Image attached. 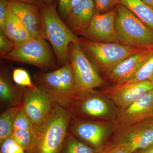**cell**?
<instances>
[{"instance_id":"8992f818","label":"cell","mask_w":153,"mask_h":153,"mask_svg":"<svg viewBox=\"0 0 153 153\" xmlns=\"http://www.w3.org/2000/svg\"><path fill=\"white\" fill-rule=\"evenodd\" d=\"M53 52L46 40L41 36L32 38L25 43L15 44L11 52L1 57L47 70L56 67Z\"/></svg>"},{"instance_id":"4316f807","label":"cell","mask_w":153,"mask_h":153,"mask_svg":"<svg viewBox=\"0 0 153 153\" xmlns=\"http://www.w3.org/2000/svg\"><path fill=\"white\" fill-rule=\"evenodd\" d=\"M95 14L105 13L112 10L120 4V0H94Z\"/></svg>"},{"instance_id":"ba28073f","label":"cell","mask_w":153,"mask_h":153,"mask_svg":"<svg viewBox=\"0 0 153 153\" xmlns=\"http://www.w3.org/2000/svg\"><path fill=\"white\" fill-rule=\"evenodd\" d=\"M68 57L80 94L93 91L104 85V81L95 66L86 57L79 43H71L68 47Z\"/></svg>"},{"instance_id":"4fadbf2b","label":"cell","mask_w":153,"mask_h":153,"mask_svg":"<svg viewBox=\"0 0 153 153\" xmlns=\"http://www.w3.org/2000/svg\"><path fill=\"white\" fill-rule=\"evenodd\" d=\"M115 8L105 13L95 14L89 27L80 33L90 41L99 43H120L115 29Z\"/></svg>"},{"instance_id":"836d02e7","label":"cell","mask_w":153,"mask_h":153,"mask_svg":"<svg viewBox=\"0 0 153 153\" xmlns=\"http://www.w3.org/2000/svg\"><path fill=\"white\" fill-rule=\"evenodd\" d=\"M134 153H153V145L146 149L137 151Z\"/></svg>"},{"instance_id":"5bb4252c","label":"cell","mask_w":153,"mask_h":153,"mask_svg":"<svg viewBox=\"0 0 153 153\" xmlns=\"http://www.w3.org/2000/svg\"><path fill=\"white\" fill-rule=\"evenodd\" d=\"M153 118V88L123 109L115 120L117 128Z\"/></svg>"},{"instance_id":"f546056e","label":"cell","mask_w":153,"mask_h":153,"mask_svg":"<svg viewBox=\"0 0 153 153\" xmlns=\"http://www.w3.org/2000/svg\"><path fill=\"white\" fill-rule=\"evenodd\" d=\"M9 6V0H0V28L2 27Z\"/></svg>"},{"instance_id":"6da1fadb","label":"cell","mask_w":153,"mask_h":153,"mask_svg":"<svg viewBox=\"0 0 153 153\" xmlns=\"http://www.w3.org/2000/svg\"><path fill=\"white\" fill-rule=\"evenodd\" d=\"M73 114L55 102L49 115L37 129L34 146L28 153H60Z\"/></svg>"},{"instance_id":"cb8c5ba5","label":"cell","mask_w":153,"mask_h":153,"mask_svg":"<svg viewBox=\"0 0 153 153\" xmlns=\"http://www.w3.org/2000/svg\"><path fill=\"white\" fill-rule=\"evenodd\" d=\"M145 80H149L153 82V53L136 74L124 82L131 83Z\"/></svg>"},{"instance_id":"9c48e42d","label":"cell","mask_w":153,"mask_h":153,"mask_svg":"<svg viewBox=\"0 0 153 153\" xmlns=\"http://www.w3.org/2000/svg\"><path fill=\"white\" fill-rule=\"evenodd\" d=\"M74 107L83 116L107 121H115L120 111L111 100L94 90L80 94L68 109Z\"/></svg>"},{"instance_id":"e0dca14e","label":"cell","mask_w":153,"mask_h":153,"mask_svg":"<svg viewBox=\"0 0 153 153\" xmlns=\"http://www.w3.org/2000/svg\"><path fill=\"white\" fill-rule=\"evenodd\" d=\"M95 14L94 0H83L66 17V25L72 32L80 34L89 27Z\"/></svg>"},{"instance_id":"9a60e30c","label":"cell","mask_w":153,"mask_h":153,"mask_svg":"<svg viewBox=\"0 0 153 153\" xmlns=\"http://www.w3.org/2000/svg\"><path fill=\"white\" fill-rule=\"evenodd\" d=\"M153 53V47L143 49L126 58L108 74V79L114 85L126 82L134 76Z\"/></svg>"},{"instance_id":"4dcf8cb0","label":"cell","mask_w":153,"mask_h":153,"mask_svg":"<svg viewBox=\"0 0 153 153\" xmlns=\"http://www.w3.org/2000/svg\"><path fill=\"white\" fill-rule=\"evenodd\" d=\"M70 0H58V10L61 16L66 18L69 14Z\"/></svg>"},{"instance_id":"8fae6325","label":"cell","mask_w":153,"mask_h":153,"mask_svg":"<svg viewBox=\"0 0 153 153\" xmlns=\"http://www.w3.org/2000/svg\"><path fill=\"white\" fill-rule=\"evenodd\" d=\"M55 103L49 92L39 84L24 91L22 108L36 129L44 123Z\"/></svg>"},{"instance_id":"277c9868","label":"cell","mask_w":153,"mask_h":153,"mask_svg":"<svg viewBox=\"0 0 153 153\" xmlns=\"http://www.w3.org/2000/svg\"><path fill=\"white\" fill-rule=\"evenodd\" d=\"M115 29L120 43L137 48L153 47V30L121 4L115 7Z\"/></svg>"},{"instance_id":"ac0fdd59","label":"cell","mask_w":153,"mask_h":153,"mask_svg":"<svg viewBox=\"0 0 153 153\" xmlns=\"http://www.w3.org/2000/svg\"><path fill=\"white\" fill-rule=\"evenodd\" d=\"M37 136V129L25 114L22 106L17 112L11 137L29 153L33 148Z\"/></svg>"},{"instance_id":"7c38bea8","label":"cell","mask_w":153,"mask_h":153,"mask_svg":"<svg viewBox=\"0 0 153 153\" xmlns=\"http://www.w3.org/2000/svg\"><path fill=\"white\" fill-rule=\"evenodd\" d=\"M153 88V82L145 80L115 84L102 92L111 100L119 110H122Z\"/></svg>"},{"instance_id":"e575fe53","label":"cell","mask_w":153,"mask_h":153,"mask_svg":"<svg viewBox=\"0 0 153 153\" xmlns=\"http://www.w3.org/2000/svg\"><path fill=\"white\" fill-rule=\"evenodd\" d=\"M145 4L153 10V0H141Z\"/></svg>"},{"instance_id":"484cf974","label":"cell","mask_w":153,"mask_h":153,"mask_svg":"<svg viewBox=\"0 0 153 153\" xmlns=\"http://www.w3.org/2000/svg\"><path fill=\"white\" fill-rule=\"evenodd\" d=\"M0 153H26L23 147L11 137L0 143Z\"/></svg>"},{"instance_id":"1f68e13d","label":"cell","mask_w":153,"mask_h":153,"mask_svg":"<svg viewBox=\"0 0 153 153\" xmlns=\"http://www.w3.org/2000/svg\"><path fill=\"white\" fill-rule=\"evenodd\" d=\"M10 1H16L23 2L32 4L36 5L41 7L42 4L46 2L44 0H9Z\"/></svg>"},{"instance_id":"603a6c76","label":"cell","mask_w":153,"mask_h":153,"mask_svg":"<svg viewBox=\"0 0 153 153\" xmlns=\"http://www.w3.org/2000/svg\"><path fill=\"white\" fill-rule=\"evenodd\" d=\"M71 133L66 136L60 153H100Z\"/></svg>"},{"instance_id":"d6a6232c","label":"cell","mask_w":153,"mask_h":153,"mask_svg":"<svg viewBox=\"0 0 153 153\" xmlns=\"http://www.w3.org/2000/svg\"><path fill=\"white\" fill-rule=\"evenodd\" d=\"M82 1H83V0H70L69 10H68L69 14L71 11V10L74 8V7H76L77 5L79 4V3H81Z\"/></svg>"},{"instance_id":"ffe728a7","label":"cell","mask_w":153,"mask_h":153,"mask_svg":"<svg viewBox=\"0 0 153 153\" xmlns=\"http://www.w3.org/2000/svg\"><path fill=\"white\" fill-rule=\"evenodd\" d=\"M24 91L13 85L4 74L0 75V100L9 108L22 105Z\"/></svg>"},{"instance_id":"44dd1931","label":"cell","mask_w":153,"mask_h":153,"mask_svg":"<svg viewBox=\"0 0 153 153\" xmlns=\"http://www.w3.org/2000/svg\"><path fill=\"white\" fill-rule=\"evenodd\" d=\"M120 4L129 10L153 30V10L141 0H120Z\"/></svg>"},{"instance_id":"d590c367","label":"cell","mask_w":153,"mask_h":153,"mask_svg":"<svg viewBox=\"0 0 153 153\" xmlns=\"http://www.w3.org/2000/svg\"><path fill=\"white\" fill-rule=\"evenodd\" d=\"M46 3H49V4H53V0H44Z\"/></svg>"},{"instance_id":"3957f363","label":"cell","mask_w":153,"mask_h":153,"mask_svg":"<svg viewBox=\"0 0 153 153\" xmlns=\"http://www.w3.org/2000/svg\"><path fill=\"white\" fill-rule=\"evenodd\" d=\"M37 79L55 102L67 109L80 95L70 62L55 71L38 74Z\"/></svg>"},{"instance_id":"7402d4cb","label":"cell","mask_w":153,"mask_h":153,"mask_svg":"<svg viewBox=\"0 0 153 153\" xmlns=\"http://www.w3.org/2000/svg\"><path fill=\"white\" fill-rule=\"evenodd\" d=\"M20 106L9 108L0 115V143L11 137L15 118Z\"/></svg>"},{"instance_id":"83f0119b","label":"cell","mask_w":153,"mask_h":153,"mask_svg":"<svg viewBox=\"0 0 153 153\" xmlns=\"http://www.w3.org/2000/svg\"><path fill=\"white\" fill-rule=\"evenodd\" d=\"M15 44L9 39L2 30H0V55L1 57L11 52Z\"/></svg>"},{"instance_id":"52a82bcc","label":"cell","mask_w":153,"mask_h":153,"mask_svg":"<svg viewBox=\"0 0 153 153\" xmlns=\"http://www.w3.org/2000/svg\"><path fill=\"white\" fill-rule=\"evenodd\" d=\"M117 129L115 121L78 120L71 125V134L100 152L110 144V139Z\"/></svg>"},{"instance_id":"f1b7e54d","label":"cell","mask_w":153,"mask_h":153,"mask_svg":"<svg viewBox=\"0 0 153 153\" xmlns=\"http://www.w3.org/2000/svg\"><path fill=\"white\" fill-rule=\"evenodd\" d=\"M100 153H134L130 150L124 147L110 144Z\"/></svg>"},{"instance_id":"d4e9b609","label":"cell","mask_w":153,"mask_h":153,"mask_svg":"<svg viewBox=\"0 0 153 153\" xmlns=\"http://www.w3.org/2000/svg\"><path fill=\"white\" fill-rule=\"evenodd\" d=\"M13 79L17 85L27 88L35 87L27 71L22 68H16L13 73Z\"/></svg>"},{"instance_id":"8d00e7d4","label":"cell","mask_w":153,"mask_h":153,"mask_svg":"<svg viewBox=\"0 0 153 153\" xmlns=\"http://www.w3.org/2000/svg\"></svg>"},{"instance_id":"7a4b0ae2","label":"cell","mask_w":153,"mask_h":153,"mask_svg":"<svg viewBox=\"0 0 153 153\" xmlns=\"http://www.w3.org/2000/svg\"><path fill=\"white\" fill-rule=\"evenodd\" d=\"M42 17L41 36L52 45L59 64L69 62L68 47L71 43H80L78 38L61 19L55 5L44 2L40 7Z\"/></svg>"},{"instance_id":"30bf717a","label":"cell","mask_w":153,"mask_h":153,"mask_svg":"<svg viewBox=\"0 0 153 153\" xmlns=\"http://www.w3.org/2000/svg\"><path fill=\"white\" fill-rule=\"evenodd\" d=\"M110 145L124 147L134 153L153 145V118L117 128Z\"/></svg>"},{"instance_id":"2e32d148","label":"cell","mask_w":153,"mask_h":153,"mask_svg":"<svg viewBox=\"0 0 153 153\" xmlns=\"http://www.w3.org/2000/svg\"><path fill=\"white\" fill-rule=\"evenodd\" d=\"M10 8L25 25L33 38L41 36L42 17L40 7L16 1H10Z\"/></svg>"},{"instance_id":"5b68a950","label":"cell","mask_w":153,"mask_h":153,"mask_svg":"<svg viewBox=\"0 0 153 153\" xmlns=\"http://www.w3.org/2000/svg\"><path fill=\"white\" fill-rule=\"evenodd\" d=\"M79 44L94 66L106 75L121 61L145 49L120 43H99L82 39Z\"/></svg>"},{"instance_id":"d6986e66","label":"cell","mask_w":153,"mask_h":153,"mask_svg":"<svg viewBox=\"0 0 153 153\" xmlns=\"http://www.w3.org/2000/svg\"><path fill=\"white\" fill-rule=\"evenodd\" d=\"M0 30L15 44L25 43L33 38L20 19L11 11L10 6L6 13L4 24Z\"/></svg>"}]
</instances>
